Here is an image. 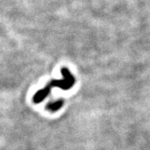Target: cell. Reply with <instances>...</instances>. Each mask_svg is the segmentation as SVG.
Returning a JSON list of instances; mask_svg holds the SVG:
<instances>
[{
	"label": "cell",
	"instance_id": "obj_2",
	"mask_svg": "<svg viewBox=\"0 0 150 150\" xmlns=\"http://www.w3.org/2000/svg\"><path fill=\"white\" fill-rule=\"evenodd\" d=\"M63 105H64V100L59 99V100H56V101L48 103L46 106V108H47V110L50 111V112H57L58 110H59L62 108Z\"/></svg>",
	"mask_w": 150,
	"mask_h": 150
},
{
	"label": "cell",
	"instance_id": "obj_1",
	"mask_svg": "<svg viewBox=\"0 0 150 150\" xmlns=\"http://www.w3.org/2000/svg\"><path fill=\"white\" fill-rule=\"evenodd\" d=\"M61 73L63 76L62 79H53L43 89H40L36 92V93L33 98L34 103H40L41 102H43L48 96L53 88H59L63 90H69L74 85L75 79L69 70L67 68H63L61 69Z\"/></svg>",
	"mask_w": 150,
	"mask_h": 150
}]
</instances>
